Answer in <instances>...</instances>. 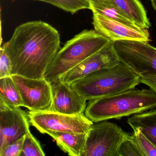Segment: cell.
<instances>
[{"label":"cell","mask_w":156,"mask_h":156,"mask_svg":"<svg viewBox=\"0 0 156 156\" xmlns=\"http://www.w3.org/2000/svg\"><path fill=\"white\" fill-rule=\"evenodd\" d=\"M94 29L111 41H133L149 43L150 41L148 29L135 24H129L93 13Z\"/></svg>","instance_id":"cell-10"},{"label":"cell","mask_w":156,"mask_h":156,"mask_svg":"<svg viewBox=\"0 0 156 156\" xmlns=\"http://www.w3.org/2000/svg\"><path fill=\"white\" fill-rule=\"evenodd\" d=\"M131 135L107 120L97 122L87 132L82 156H119L120 145Z\"/></svg>","instance_id":"cell-5"},{"label":"cell","mask_w":156,"mask_h":156,"mask_svg":"<svg viewBox=\"0 0 156 156\" xmlns=\"http://www.w3.org/2000/svg\"><path fill=\"white\" fill-rule=\"evenodd\" d=\"M12 65L6 47L3 44L0 50V78L11 76Z\"/></svg>","instance_id":"cell-21"},{"label":"cell","mask_w":156,"mask_h":156,"mask_svg":"<svg viewBox=\"0 0 156 156\" xmlns=\"http://www.w3.org/2000/svg\"><path fill=\"white\" fill-rule=\"evenodd\" d=\"M156 107V93L152 89H130L115 94L89 100L86 116L97 123L120 119Z\"/></svg>","instance_id":"cell-2"},{"label":"cell","mask_w":156,"mask_h":156,"mask_svg":"<svg viewBox=\"0 0 156 156\" xmlns=\"http://www.w3.org/2000/svg\"><path fill=\"white\" fill-rule=\"evenodd\" d=\"M127 122L132 129H139L156 147V108L133 115Z\"/></svg>","instance_id":"cell-15"},{"label":"cell","mask_w":156,"mask_h":156,"mask_svg":"<svg viewBox=\"0 0 156 156\" xmlns=\"http://www.w3.org/2000/svg\"><path fill=\"white\" fill-rule=\"evenodd\" d=\"M45 155L39 141L31 133L30 131H29L25 135L20 156H44Z\"/></svg>","instance_id":"cell-20"},{"label":"cell","mask_w":156,"mask_h":156,"mask_svg":"<svg viewBox=\"0 0 156 156\" xmlns=\"http://www.w3.org/2000/svg\"><path fill=\"white\" fill-rule=\"evenodd\" d=\"M28 114L0 98V156L13 141L30 131Z\"/></svg>","instance_id":"cell-9"},{"label":"cell","mask_w":156,"mask_h":156,"mask_svg":"<svg viewBox=\"0 0 156 156\" xmlns=\"http://www.w3.org/2000/svg\"><path fill=\"white\" fill-rule=\"evenodd\" d=\"M53 102L51 111L69 115L84 114L87 100L59 80L51 83Z\"/></svg>","instance_id":"cell-12"},{"label":"cell","mask_w":156,"mask_h":156,"mask_svg":"<svg viewBox=\"0 0 156 156\" xmlns=\"http://www.w3.org/2000/svg\"><path fill=\"white\" fill-rule=\"evenodd\" d=\"M135 24L145 29L151 26L147 11L139 0H109Z\"/></svg>","instance_id":"cell-14"},{"label":"cell","mask_w":156,"mask_h":156,"mask_svg":"<svg viewBox=\"0 0 156 156\" xmlns=\"http://www.w3.org/2000/svg\"><path fill=\"white\" fill-rule=\"evenodd\" d=\"M4 44L11 61L12 75L42 79L61 48V37L49 23L33 21L18 26Z\"/></svg>","instance_id":"cell-1"},{"label":"cell","mask_w":156,"mask_h":156,"mask_svg":"<svg viewBox=\"0 0 156 156\" xmlns=\"http://www.w3.org/2000/svg\"><path fill=\"white\" fill-rule=\"evenodd\" d=\"M23 106L30 111H49L52 105V85L45 78L33 79L12 75Z\"/></svg>","instance_id":"cell-8"},{"label":"cell","mask_w":156,"mask_h":156,"mask_svg":"<svg viewBox=\"0 0 156 156\" xmlns=\"http://www.w3.org/2000/svg\"><path fill=\"white\" fill-rule=\"evenodd\" d=\"M121 62L114 46L110 41L96 53L65 74L60 80L68 85L75 81L102 69L114 67Z\"/></svg>","instance_id":"cell-11"},{"label":"cell","mask_w":156,"mask_h":156,"mask_svg":"<svg viewBox=\"0 0 156 156\" xmlns=\"http://www.w3.org/2000/svg\"><path fill=\"white\" fill-rule=\"evenodd\" d=\"M113 42L121 62L136 74L140 77L156 75V48L138 41Z\"/></svg>","instance_id":"cell-7"},{"label":"cell","mask_w":156,"mask_h":156,"mask_svg":"<svg viewBox=\"0 0 156 156\" xmlns=\"http://www.w3.org/2000/svg\"><path fill=\"white\" fill-rule=\"evenodd\" d=\"M151 1H152V0H151Z\"/></svg>","instance_id":"cell-26"},{"label":"cell","mask_w":156,"mask_h":156,"mask_svg":"<svg viewBox=\"0 0 156 156\" xmlns=\"http://www.w3.org/2000/svg\"><path fill=\"white\" fill-rule=\"evenodd\" d=\"M119 156H142L131 136L124 140L118 150Z\"/></svg>","instance_id":"cell-22"},{"label":"cell","mask_w":156,"mask_h":156,"mask_svg":"<svg viewBox=\"0 0 156 156\" xmlns=\"http://www.w3.org/2000/svg\"><path fill=\"white\" fill-rule=\"evenodd\" d=\"M53 5L72 14L83 9H90L87 0H34Z\"/></svg>","instance_id":"cell-18"},{"label":"cell","mask_w":156,"mask_h":156,"mask_svg":"<svg viewBox=\"0 0 156 156\" xmlns=\"http://www.w3.org/2000/svg\"><path fill=\"white\" fill-rule=\"evenodd\" d=\"M140 83L148 86L156 93V75H147L141 76Z\"/></svg>","instance_id":"cell-24"},{"label":"cell","mask_w":156,"mask_h":156,"mask_svg":"<svg viewBox=\"0 0 156 156\" xmlns=\"http://www.w3.org/2000/svg\"><path fill=\"white\" fill-rule=\"evenodd\" d=\"M90 10L97 13L129 24H135L127 18L109 0H87Z\"/></svg>","instance_id":"cell-16"},{"label":"cell","mask_w":156,"mask_h":156,"mask_svg":"<svg viewBox=\"0 0 156 156\" xmlns=\"http://www.w3.org/2000/svg\"><path fill=\"white\" fill-rule=\"evenodd\" d=\"M0 98L12 105L23 106L19 89L12 76L0 78Z\"/></svg>","instance_id":"cell-17"},{"label":"cell","mask_w":156,"mask_h":156,"mask_svg":"<svg viewBox=\"0 0 156 156\" xmlns=\"http://www.w3.org/2000/svg\"><path fill=\"white\" fill-rule=\"evenodd\" d=\"M30 123L40 132L54 131L87 134L94 124L84 114L69 115L54 111L28 112Z\"/></svg>","instance_id":"cell-6"},{"label":"cell","mask_w":156,"mask_h":156,"mask_svg":"<svg viewBox=\"0 0 156 156\" xmlns=\"http://www.w3.org/2000/svg\"><path fill=\"white\" fill-rule=\"evenodd\" d=\"M110 41L95 30H83L67 41L60 49L44 78L51 83L60 80L65 74Z\"/></svg>","instance_id":"cell-4"},{"label":"cell","mask_w":156,"mask_h":156,"mask_svg":"<svg viewBox=\"0 0 156 156\" xmlns=\"http://www.w3.org/2000/svg\"><path fill=\"white\" fill-rule=\"evenodd\" d=\"M58 147L71 156H82L85 147L87 134L54 131L48 133Z\"/></svg>","instance_id":"cell-13"},{"label":"cell","mask_w":156,"mask_h":156,"mask_svg":"<svg viewBox=\"0 0 156 156\" xmlns=\"http://www.w3.org/2000/svg\"><path fill=\"white\" fill-rule=\"evenodd\" d=\"M140 78L120 63L78 79L70 86L85 99L91 100L134 89L141 83Z\"/></svg>","instance_id":"cell-3"},{"label":"cell","mask_w":156,"mask_h":156,"mask_svg":"<svg viewBox=\"0 0 156 156\" xmlns=\"http://www.w3.org/2000/svg\"><path fill=\"white\" fill-rule=\"evenodd\" d=\"M151 1L152 7L156 11V0H152Z\"/></svg>","instance_id":"cell-25"},{"label":"cell","mask_w":156,"mask_h":156,"mask_svg":"<svg viewBox=\"0 0 156 156\" xmlns=\"http://www.w3.org/2000/svg\"><path fill=\"white\" fill-rule=\"evenodd\" d=\"M131 138L142 156H156V147L139 128L133 129Z\"/></svg>","instance_id":"cell-19"},{"label":"cell","mask_w":156,"mask_h":156,"mask_svg":"<svg viewBox=\"0 0 156 156\" xmlns=\"http://www.w3.org/2000/svg\"><path fill=\"white\" fill-rule=\"evenodd\" d=\"M24 137L25 136L10 144L0 156H20Z\"/></svg>","instance_id":"cell-23"}]
</instances>
